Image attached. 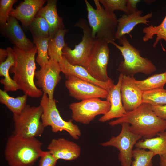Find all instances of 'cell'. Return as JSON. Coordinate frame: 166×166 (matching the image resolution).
I'll return each mask as SVG.
<instances>
[{"label":"cell","instance_id":"1","mask_svg":"<svg viewBox=\"0 0 166 166\" xmlns=\"http://www.w3.org/2000/svg\"><path fill=\"white\" fill-rule=\"evenodd\" d=\"M124 123L129 124L132 132L144 139L155 137L166 130V120L157 116L151 105L146 103H142L134 110L127 112L123 116L110 121L109 124L114 126Z\"/></svg>","mask_w":166,"mask_h":166},{"label":"cell","instance_id":"2","mask_svg":"<svg viewBox=\"0 0 166 166\" xmlns=\"http://www.w3.org/2000/svg\"><path fill=\"white\" fill-rule=\"evenodd\" d=\"M13 49L15 62L10 70V72L14 74L13 79L24 94L31 98L40 97L43 93L41 89L36 86L34 81L36 69L35 56L37 52L36 46L27 51L15 46Z\"/></svg>","mask_w":166,"mask_h":166},{"label":"cell","instance_id":"3","mask_svg":"<svg viewBox=\"0 0 166 166\" xmlns=\"http://www.w3.org/2000/svg\"><path fill=\"white\" fill-rule=\"evenodd\" d=\"M43 143L36 138H24L13 134L8 138L4 154L9 166H32L44 151Z\"/></svg>","mask_w":166,"mask_h":166},{"label":"cell","instance_id":"4","mask_svg":"<svg viewBox=\"0 0 166 166\" xmlns=\"http://www.w3.org/2000/svg\"><path fill=\"white\" fill-rule=\"evenodd\" d=\"M84 1L87 11L88 22L93 38L105 40L109 43L114 41L118 23L115 14L105 10L99 0H93L96 9L87 0Z\"/></svg>","mask_w":166,"mask_h":166},{"label":"cell","instance_id":"5","mask_svg":"<svg viewBox=\"0 0 166 166\" xmlns=\"http://www.w3.org/2000/svg\"><path fill=\"white\" fill-rule=\"evenodd\" d=\"M118 40L121 45L114 41L110 43L118 49L123 57L124 60L120 62L118 68L121 73L132 77L138 73L148 75L156 71V67L152 62L146 58L142 57L140 51L130 44L125 35Z\"/></svg>","mask_w":166,"mask_h":166},{"label":"cell","instance_id":"6","mask_svg":"<svg viewBox=\"0 0 166 166\" xmlns=\"http://www.w3.org/2000/svg\"><path fill=\"white\" fill-rule=\"evenodd\" d=\"M43 109L39 105L30 106L26 105L19 114H13L14 135L26 138L40 136L45 128L41 121Z\"/></svg>","mask_w":166,"mask_h":166},{"label":"cell","instance_id":"7","mask_svg":"<svg viewBox=\"0 0 166 166\" xmlns=\"http://www.w3.org/2000/svg\"><path fill=\"white\" fill-rule=\"evenodd\" d=\"M40 105L43 109L41 121L45 128L50 126L54 133L65 131L74 139L79 138L81 133L79 127L73 123L72 120L66 121L62 119L57 108L55 99L50 100L47 95L43 93Z\"/></svg>","mask_w":166,"mask_h":166},{"label":"cell","instance_id":"8","mask_svg":"<svg viewBox=\"0 0 166 166\" xmlns=\"http://www.w3.org/2000/svg\"><path fill=\"white\" fill-rule=\"evenodd\" d=\"M75 26L81 28L83 35L81 41L71 49L66 44L62 49V55L71 64L84 67L89 57L96 39L92 36L88 22L80 18Z\"/></svg>","mask_w":166,"mask_h":166},{"label":"cell","instance_id":"9","mask_svg":"<svg viewBox=\"0 0 166 166\" xmlns=\"http://www.w3.org/2000/svg\"><path fill=\"white\" fill-rule=\"evenodd\" d=\"M107 41L96 39L94 44L84 68L95 79L106 82L111 79L108 76L107 67L109 49Z\"/></svg>","mask_w":166,"mask_h":166},{"label":"cell","instance_id":"10","mask_svg":"<svg viewBox=\"0 0 166 166\" xmlns=\"http://www.w3.org/2000/svg\"><path fill=\"white\" fill-rule=\"evenodd\" d=\"M121 125V130L117 136H112L108 141L100 144L103 147L117 148L119 151L118 158L121 166H131L133 147L142 137L130 131L128 123H124Z\"/></svg>","mask_w":166,"mask_h":166},{"label":"cell","instance_id":"11","mask_svg":"<svg viewBox=\"0 0 166 166\" xmlns=\"http://www.w3.org/2000/svg\"><path fill=\"white\" fill-rule=\"evenodd\" d=\"M72 118L75 121L87 124L99 115L107 113L110 108L108 101H103L98 98L88 99L70 104Z\"/></svg>","mask_w":166,"mask_h":166},{"label":"cell","instance_id":"12","mask_svg":"<svg viewBox=\"0 0 166 166\" xmlns=\"http://www.w3.org/2000/svg\"><path fill=\"white\" fill-rule=\"evenodd\" d=\"M65 85L69 95L78 100L98 98H106L108 92L93 84L76 77L70 76L67 77Z\"/></svg>","mask_w":166,"mask_h":166},{"label":"cell","instance_id":"13","mask_svg":"<svg viewBox=\"0 0 166 166\" xmlns=\"http://www.w3.org/2000/svg\"><path fill=\"white\" fill-rule=\"evenodd\" d=\"M61 72L59 62L50 59L48 63L35 72V85L42 89L43 93L47 95L50 100L53 99L55 88L61 79Z\"/></svg>","mask_w":166,"mask_h":166},{"label":"cell","instance_id":"14","mask_svg":"<svg viewBox=\"0 0 166 166\" xmlns=\"http://www.w3.org/2000/svg\"><path fill=\"white\" fill-rule=\"evenodd\" d=\"M133 76L124 75L121 92L123 107L127 112L133 110L142 103L143 91L135 85Z\"/></svg>","mask_w":166,"mask_h":166},{"label":"cell","instance_id":"15","mask_svg":"<svg viewBox=\"0 0 166 166\" xmlns=\"http://www.w3.org/2000/svg\"><path fill=\"white\" fill-rule=\"evenodd\" d=\"M47 148L57 160H74L79 157L81 152V148L77 144L63 137L52 139Z\"/></svg>","mask_w":166,"mask_h":166},{"label":"cell","instance_id":"16","mask_svg":"<svg viewBox=\"0 0 166 166\" xmlns=\"http://www.w3.org/2000/svg\"><path fill=\"white\" fill-rule=\"evenodd\" d=\"M1 31L4 36L20 49L29 51L34 46L26 36L17 19L13 17H9L6 25L1 27Z\"/></svg>","mask_w":166,"mask_h":166},{"label":"cell","instance_id":"17","mask_svg":"<svg viewBox=\"0 0 166 166\" xmlns=\"http://www.w3.org/2000/svg\"><path fill=\"white\" fill-rule=\"evenodd\" d=\"M46 0H24L19 3L14 9L13 8L9 16L13 17L20 21L25 27H29L42 7Z\"/></svg>","mask_w":166,"mask_h":166},{"label":"cell","instance_id":"18","mask_svg":"<svg viewBox=\"0 0 166 166\" xmlns=\"http://www.w3.org/2000/svg\"><path fill=\"white\" fill-rule=\"evenodd\" d=\"M59 63L61 72L65 75L66 77L70 76L76 77L96 85L108 92L115 85L112 79L106 82L101 81L95 79L84 67L71 64L63 56Z\"/></svg>","mask_w":166,"mask_h":166},{"label":"cell","instance_id":"19","mask_svg":"<svg viewBox=\"0 0 166 166\" xmlns=\"http://www.w3.org/2000/svg\"><path fill=\"white\" fill-rule=\"evenodd\" d=\"M123 75V74L120 73L117 83L108 92L106 99L110 103V109L107 113L99 118V121L104 122L113 119H117L127 113L123 105L121 92Z\"/></svg>","mask_w":166,"mask_h":166},{"label":"cell","instance_id":"20","mask_svg":"<svg viewBox=\"0 0 166 166\" xmlns=\"http://www.w3.org/2000/svg\"><path fill=\"white\" fill-rule=\"evenodd\" d=\"M143 11L138 10L129 14H124L117 19V25L115 36V41L126 34H129L134 27L139 24L148 25V19L153 16L152 12L144 16Z\"/></svg>","mask_w":166,"mask_h":166},{"label":"cell","instance_id":"21","mask_svg":"<svg viewBox=\"0 0 166 166\" xmlns=\"http://www.w3.org/2000/svg\"><path fill=\"white\" fill-rule=\"evenodd\" d=\"M57 2L56 0H47L46 6L42 7L36 15L42 17L46 20L49 26L50 37L59 30L64 28L63 19L57 13Z\"/></svg>","mask_w":166,"mask_h":166},{"label":"cell","instance_id":"22","mask_svg":"<svg viewBox=\"0 0 166 166\" xmlns=\"http://www.w3.org/2000/svg\"><path fill=\"white\" fill-rule=\"evenodd\" d=\"M6 50L8 53L7 57L4 61L0 63V76L4 77L0 80V82L4 85V90L7 92L15 91L19 89V87L10 77L9 72L15 63V56L13 49L9 47Z\"/></svg>","mask_w":166,"mask_h":166},{"label":"cell","instance_id":"23","mask_svg":"<svg viewBox=\"0 0 166 166\" xmlns=\"http://www.w3.org/2000/svg\"><path fill=\"white\" fill-rule=\"evenodd\" d=\"M158 136L139 140L135 144L136 148L148 149L160 156L166 154V131L159 133Z\"/></svg>","mask_w":166,"mask_h":166},{"label":"cell","instance_id":"24","mask_svg":"<svg viewBox=\"0 0 166 166\" xmlns=\"http://www.w3.org/2000/svg\"><path fill=\"white\" fill-rule=\"evenodd\" d=\"M68 30H59L52 37L48 42V55L50 59L59 62L63 57L62 49L66 44L64 36Z\"/></svg>","mask_w":166,"mask_h":166},{"label":"cell","instance_id":"25","mask_svg":"<svg viewBox=\"0 0 166 166\" xmlns=\"http://www.w3.org/2000/svg\"><path fill=\"white\" fill-rule=\"evenodd\" d=\"M28 96L24 94L15 98L10 96L5 90L0 89V102L13 114L20 113L26 106Z\"/></svg>","mask_w":166,"mask_h":166},{"label":"cell","instance_id":"26","mask_svg":"<svg viewBox=\"0 0 166 166\" xmlns=\"http://www.w3.org/2000/svg\"><path fill=\"white\" fill-rule=\"evenodd\" d=\"M134 82L136 85L143 92L163 88L166 83V73L165 72L154 74L144 80H137L135 78Z\"/></svg>","mask_w":166,"mask_h":166},{"label":"cell","instance_id":"27","mask_svg":"<svg viewBox=\"0 0 166 166\" xmlns=\"http://www.w3.org/2000/svg\"><path fill=\"white\" fill-rule=\"evenodd\" d=\"M143 33L145 35L143 37L142 40L144 42H146L152 39L155 35L156 38L152 47L155 48L158 42L162 39L166 42V15L162 22L158 26H153L152 24L142 29Z\"/></svg>","mask_w":166,"mask_h":166},{"label":"cell","instance_id":"28","mask_svg":"<svg viewBox=\"0 0 166 166\" xmlns=\"http://www.w3.org/2000/svg\"><path fill=\"white\" fill-rule=\"evenodd\" d=\"M142 103L151 106L166 105V89L164 88H160L143 92Z\"/></svg>","mask_w":166,"mask_h":166},{"label":"cell","instance_id":"29","mask_svg":"<svg viewBox=\"0 0 166 166\" xmlns=\"http://www.w3.org/2000/svg\"><path fill=\"white\" fill-rule=\"evenodd\" d=\"M28 27L33 37L42 38L50 37L49 26L42 17L36 16Z\"/></svg>","mask_w":166,"mask_h":166},{"label":"cell","instance_id":"30","mask_svg":"<svg viewBox=\"0 0 166 166\" xmlns=\"http://www.w3.org/2000/svg\"><path fill=\"white\" fill-rule=\"evenodd\" d=\"M50 38H39L33 37V43L35 45L37 50L36 61L40 67L48 63L50 59L48 55V47Z\"/></svg>","mask_w":166,"mask_h":166},{"label":"cell","instance_id":"31","mask_svg":"<svg viewBox=\"0 0 166 166\" xmlns=\"http://www.w3.org/2000/svg\"><path fill=\"white\" fill-rule=\"evenodd\" d=\"M155 156L152 151L136 148L133 151L131 166H153L152 159Z\"/></svg>","mask_w":166,"mask_h":166},{"label":"cell","instance_id":"32","mask_svg":"<svg viewBox=\"0 0 166 166\" xmlns=\"http://www.w3.org/2000/svg\"><path fill=\"white\" fill-rule=\"evenodd\" d=\"M104 9L111 13L115 10H119L124 12L125 14H130L127 6V0H99Z\"/></svg>","mask_w":166,"mask_h":166},{"label":"cell","instance_id":"33","mask_svg":"<svg viewBox=\"0 0 166 166\" xmlns=\"http://www.w3.org/2000/svg\"><path fill=\"white\" fill-rule=\"evenodd\" d=\"M17 0H0V25L1 27L5 26L9 17V14L13 6Z\"/></svg>","mask_w":166,"mask_h":166},{"label":"cell","instance_id":"34","mask_svg":"<svg viewBox=\"0 0 166 166\" xmlns=\"http://www.w3.org/2000/svg\"><path fill=\"white\" fill-rule=\"evenodd\" d=\"M57 161L48 151H44L40 157L38 166H55Z\"/></svg>","mask_w":166,"mask_h":166},{"label":"cell","instance_id":"35","mask_svg":"<svg viewBox=\"0 0 166 166\" xmlns=\"http://www.w3.org/2000/svg\"><path fill=\"white\" fill-rule=\"evenodd\" d=\"M152 110L156 115L160 118L166 120V105L151 106Z\"/></svg>","mask_w":166,"mask_h":166},{"label":"cell","instance_id":"36","mask_svg":"<svg viewBox=\"0 0 166 166\" xmlns=\"http://www.w3.org/2000/svg\"><path fill=\"white\" fill-rule=\"evenodd\" d=\"M140 1V0H127V8L130 14L138 10L136 5Z\"/></svg>","mask_w":166,"mask_h":166},{"label":"cell","instance_id":"37","mask_svg":"<svg viewBox=\"0 0 166 166\" xmlns=\"http://www.w3.org/2000/svg\"><path fill=\"white\" fill-rule=\"evenodd\" d=\"M8 53L6 49H0V63L4 61L8 56Z\"/></svg>","mask_w":166,"mask_h":166},{"label":"cell","instance_id":"38","mask_svg":"<svg viewBox=\"0 0 166 166\" xmlns=\"http://www.w3.org/2000/svg\"><path fill=\"white\" fill-rule=\"evenodd\" d=\"M160 157L159 166H166V154Z\"/></svg>","mask_w":166,"mask_h":166},{"label":"cell","instance_id":"39","mask_svg":"<svg viewBox=\"0 0 166 166\" xmlns=\"http://www.w3.org/2000/svg\"><path fill=\"white\" fill-rule=\"evenodd\" d=\"M165 72H166V71H165Z\"/></svg>","mask_w":166,"mask_h":166}]
</instances>
